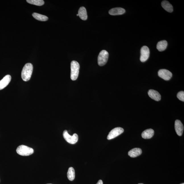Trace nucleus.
<instances>
[{"mask_svg":"<svg viewBox=\"0 0 184 184\" xmlns=\"http://www.w3.org/2000/svg\"><path fill=\"white\" fill-rule=\"evenodd\" d=\"M175 128L177 135L179 136H181L183 133L184 127L180 120H176L175 121Z\"/></svg>","mask_w":184,"mask_h":184,"instance_id":"1a4fd4ad","label":"nucleus"},{"mask_svg":"<svg viewBox=\"0 0 184 184\" xmlns=\"http://www.w3.org/2000/svg\"><path fill=\"white\" fill-rule=\"evenodd\" d=\"M68 178L70 181H73L75 178V170L73 167H70L69 169L67 172Z\"/></svg>","mask_w":184,"mask_h":184,"instance_id":"6ab92c4d","label":"nucleus"},{"mask_svg":"<svg viewBox=\"0 0 184 184\" xmlns=\"http://www.w3.org/2000/svg\"><path fill=\"white\" fill-rule=\"evenodd\" d=\"M16 151L17 153L20 156H28L33 154L34 149L32 148L27 146L21 145L17 148Z\"/></svg>","mask_w":184,"mask_h":184,"instance_id":"7ed1b4c3","label":"nucleus"},{"mask_svg":"<svg viewBox=\"0 0 184 184\" xmlns=\"http://www.w3.org/2000/svg\"><path fill=\"white\" fill-rule=\"evenodd\" d=\"M96 184H103V182L102 180H100Z\"/></svg>","mask_w":184,"mask_h":184,"instance_id":"4be33fe9","label":"nucleus"},{"mask_svg":"<svg viewBox=\"0 0 184 184\" xmlns=\"http://www.w3.org/2000/svg\"><path fill=\"white\" fill-rule=\"evenodd\" d=\"M80 66L79 63L76 61H73L71 63V78L73 80H77L78 76Z\"/></svg>","mask_w":184,"mask_h":184,"instance_id":"f03ea898","label":"nucleus"},{"mask_svg":"<svg viewBox=\"0 0 184 184\" xmlns=\"http://www.w3.org/2000/svg\"><path fill=\"white\" fill-rule=\"evenodd\" d=\"M77 16H78V14H77Z\"/></svg>","mask_w":184,"mask_h":184,"instance_id":"5701e85b","label":"nucleus"},{"mask_svg":"<svg viewBox=\"0 0 184 184\" xmlns=\"http://www.w3.org/2000/svg\"><path fill=\"white\" fill-rule=\"evenodd\" d=\"M109 54L107 51L103 50L99 53L98 58V64L99 66H104L107 63Z\"/></svg>","mask_w":184,"mask_h":184,"instance_id":"20e7f679","label":"nucleus"},{"mask_svg":"<svg viewBox=\"0 0 184 184\" xmlns=\"http://www.w3.org/2000/svg\"><path fill=\"white\" fill-rule=\"evenodd\" d=\"M26 1L31 4L38 6H42L44 3V1L43 0H27Z\"/></svg>","mask_w":184,"mask_h":184,"instance_id":"aec40b11","label":"nucleus"},{"mask_svg":"<svg viewBox=\"0 0 184 184\" xmlns=\"http://www.w3.org/2000/svg\"></svg>","mask_w":184,"mask_h":184,"instance_id":"a878e982","label":"nucleus"},{"mask_svg":"<svg viewBox=\"0 0 184 184\" xmlns=\"http://www.w3.org/2000/svg\"><path fill=\"white\" fill-rule=\"evenodd\" d=\"M140 61L142 62L147 61L150 56V50L147 46H142L140 50Z\"/></svg>","mask_w":184,"mask_h":184,"instance_id":"0eeeda50","label":"nucleus"},{"mask_svg":"<svg viewBox=\"0 0 184 184\" xmlns=\"http://www.w3.org/2000/svg\"><path fill=\"white\" fill-rule=\"evenodd\" d=\"M63 135L66 141L70 144H75L78 140V136L77 134H74L73 136L70 135L66 130L63 131Z\"/></svg>","mask_w":184,"mask_h":184,"instance_id":"39448f33","label":"nucleus"},{"mask_svg":"<svg viewBox=\"0 0 184 184\" xmlns=\"http://www.w3.org/2000/svg\"><path fill=\"white\" fill-rule=\"evenodd\" d=\"M32 15L34 18L39 21H46L48 20V18L47 16L37 13H32Z\"/></svg>","mask_w":184,"mask_h":184,"instance_id":"a211bd4d","label":"nucleus"},{"mask_svg":"<svg viewBox=\"0 0 184 184\" xmlns=\"http://www.w3.org/2000/svg\"><path fill=\"white\" fill-rule=\"evenodd\" d=\"M154 135V130L152 129H149L146 130L142 134V137L144 139H150L153 137Z\"/></svg>","mask_w":184,"mask_h":184,"instance_id":"4468645a","label":"nucleus"},{"mask_svg":"<svg viewBox=\"0 0 184 184\" xmlns=\"http://www.w3.org/2000/svg\"><path fill=\"white\" fill-rule=\"evenodd\" d=\"M11 77L9 75L5 76L2 80H0V90L4 88L11 81Z\"/></svg>","mask_w":184,"mask_h":184,"instance_id":"9d476101","label":"nucleus"},{"mask_svg":"<svg viewBox=\"0 0 184 184\" xmlns=\"http://www.w3.org/2000/svg\"><path fill=\"white\" fill-rule=\"evenodd\" d=\"M158 75L160 77L166 80H169L172 77V74L168 70L162 69L159 70Z\"/></svg>","mask_w":184,"mask_h":184,"instance_id":"6e6552de","label":"nucleus"},{"mask_svg":"<svg viewBox=\"0 0 184 184\" xmlns=\"http://www.w3.org/2000/svg\"><path fill=\"white\" fill-rule=\"evenodd\" d=\"M143 184V183H139V184Z\"/></svg>","mask_w":184,"mask_h":184,"instance_id":"b1692460","label":"nucleus"},{"mask_svg":"<svg viewBox=\"0 0 184 184\" xmlns=\"http://www.w3.org/2000/svg\"><path fill=\"white\" fill-rule=\"evenodd\" d=\"M180 184H184V183H182Z\"/></svg>","mask_w":184,"mask_h":184,"instance_id":"393cba45","label":"nucleus"},{"mask_svg":"<svg viewBox=\"0 0 184 184\" xmlns=\"http://www.w3.org/2000/svg\"><path fill=\"white\" fill-rule=\"evenodd\" d=\"M177 97L180 101H184V92L183 91H180L177 94Z\"/></svg>","mask_w":184,"mask_h":184,"instance_id":"412c9836","label":"nucleus"},{"mask_svg":"<svg viewBox=\"0 0 184 184\" xmlns=\"http://www.w3.org/2000/svg\"><path fill=\"white\" fill-rule=\"evenodd\" d=\"M142 154V149L140 148H135L129 151L128 155L131 158L137 157Z\"/></svg>","mask_w":184,"mask_h":184,"instance_id":"ddd939ff","label":"nucleus"},{"mask_svg":"<svg viewBox=\"0 0 184 184\" xmlns=\"http://www.w3.org/2000/svg\"><path fill=\"white\" fill-rule=\"evenodd\" d=\"M167 46V42L166 40H162L158 42L156 48L159 51H162L166 49Z\"/></svg>","mask_w":184,"mask_h":184,"instance_id":"f3484780","label":"nucleus"},{"mask_svg":"<svg viewBox=\"0 0 184 184\" xmlns=\"http://www.w3.org/2000/svg\"><path fill=\"white\" fill-rule=\"evenodd\" d=\"M149 97L155 101H158L161 100V96L157 91L150 89L148 92Z\"/></svg>","mask_w":184,"mask_h":184,"instance_id":"9b49d317","label":"nucleus"},{"mask_svg":"<svg viewBox=\"0 0 184 184\" xmlns=\"http://www.w3.org/2000/svg\"><path fill=\"white\" fill-rule=\"evenodd\" d=\"M124 132V129L121 127H117L112 130L108 135L107 139L111 140L121 135Z\"/></svg>","mask_w":184,"mask_h":184,"instance_id":"423d86ee","label":"nucleus"},{"mask_svg":"<svg viewBox=\"0 0 184 184\" xmlns=\"http://www.w3.org/2000/svg\"><path fill=\"white\" fill-rule=\"evenodd\" d=\"M162 6L167 11L171 13L173 11V6L169 2L166 1H163L161 3Z\"/></svg>","mask_w":184,"mask_h":184,"instance_id":"dca6fc26","label":"nucleus"},{"mask_svg":"<svg viewBox=\"0 0 184 184\" xmlns=\"http://www.w3.org/2000/svg\"><path fill=\"white\" fill-rule=\"evenodd\" d=\"M78 14L79 16L82 20H87V15L86 10L84 7H82L79 9Z\"/></svg>","mask_w":184,"mask_h":184,"instance_id":"2eb2a0df","label":"nucleus"},{"mask_svg":"<svg viewBox=\"0 0 184 184\" xmlns=\"http://www.w3.org/2000/svg\"><path fill=\"white\" fill-rule=\"evenodd\" d=\"M33 65L31 63H27L24 67L21 73V77L24 81H28L30 80L33 71Z\"/></svg>","mask_w":184,"mask_h":184,"instance_id":"f257e3e1","label":"nucleus"},{"mask_svg":"<svg viewBox=\"0 0 184 184\" xmlns=\"http://www.w3.org/2000/svg\"><path fill=\"white\" fill-rule=\"evenodd\" d=\"M125 9L121 8H115L111 9L109 11V13L112 15H117L123 14L125 13Z\"/></svg>","mask_w":184,"mask_h":184,"instance_id":"f8f14e48","label":"nucleus"}]
</instances>
